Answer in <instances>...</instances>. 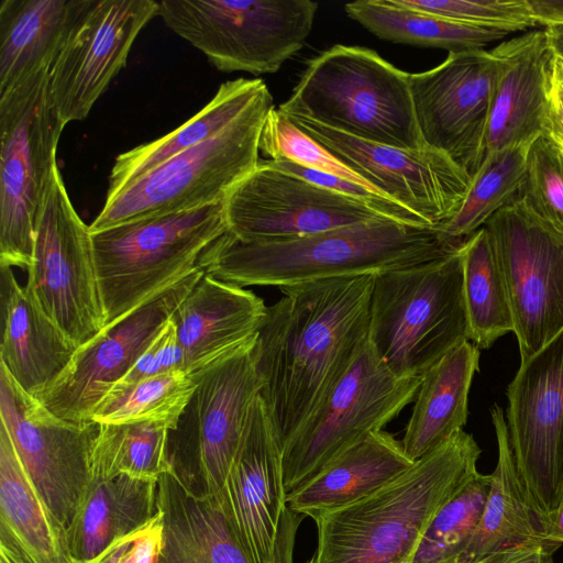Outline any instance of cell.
<instances>
[{
	"mask_svg": "<svg viewBox=\"0 0 563 563\" xmlns=\"http://www.w3.org/2000/svg\"><path fill=\"white\" fill-rule=\"evenodd\" d=\"M373 275L280 288L257 334V367L284 446L368 339Z\"/></svg>",
	"mask_w": 563,
	"mask_h": 563,
	"instance_id": "obj_1",
	"label": "cell"
},
{
	"mask_svg": "<svg viewBox=\"0 0 563 563\" xmlns=\"http://www.w3.org/2000/svg\"><path fill=\"white\" fill-rule=\"evenodd\" d=\"M463 242L434 228L387 218L276 242H243L227 231L203 251L197 266L242 287L280 289L416 266L455 252Z\"/></svg>",
	"mask_w": 563,
	"mask_h": 563,
	"instance_id": "obj_2",
	"label": "cell"
},
{
	"mask_svg": "<svg viewBox=\"0 0 563 563\" xmlns=\"http://www.w3.org/2000/svg\"><path fill=\"white\" fill-rule=\"evenodd\" d=\"M481 453L461 430L368 496L316 517L308 563H412L434 515L478 472Z\"/></svg>",
	"mask_w": 563,
	"mask_h": 563,
	"instance_id": "obj_3",
	"label": "cell"
},
{
	"mask_svg": "<svg viewBox=\"0 0 563 563\" xmlns=\"http://www.w3.org/2000/svg\"><path fill=\"white\" fill-rule=\"evenodd\" d=\"M278 109L364 141L404 150L427 146L409 74L371 48L338 44L322 52Z\"/></svg>",
	"mask_w": 563,
	"mask_h": 563,
	"instance_id": "obj_4",
	"label": "cell"
},
{
	"mask_svg": "<svg viewBox=\"0 0 563 563\" xmlns=\"http://www.w3.org/2000/svg\"><path fill=\"white\" fill-rule=\"evenodd\" d=\"M465 340L461 246L438 260L373 275L368 343L395 375L422 376Z\"/></svg>",
	"mask_w": 563,
	"mask_h": 563,
	"instance_id": "obj_5",
	"label": "cell"
},
{
	"mask_svg": "<svg viewBox=\"0 0 563 563\" xmlns=\"http://www.w3.org/2000/svg\"><path fill=\"white\" fill-rule=\"evenodd\" d=\"M223 201L90 232L106 325L198 268L228 231Z\"/></svg>",
	"mask_w": 563,
	"mask_h": 563,
	"instance_id": "obj_6",
	"label": "cell"
},
{
	"mask_svg": "<svg viewBox=\"0 0 563 563\" xmlns=\"http://www.w3.org/2000/svg\"><path fill=\"white\" fill-rule=\"evenodd\" d=\"M273 97L231 125L145 173L104 205L90 232L197 209L224 200L261 162L260 140Z\"/></svg>",
	"mask_w": 563,
	"mask_h": 563,
	"instance_id": "obj_7",
	"label": "cell"
},
{
	"mask_svg": "<svg viewBox=\"0 0 563 563\" xmlns=\"http://www.w3.org/2000/svg\"><path fill=\"white\" fill-rule=\"evenodd\" d=\"M48 68L0 95V266L29 268L40 210L65 128Z\"/></svg>",
	"mask_w": 563,
	"mask_h": 563,
	"instance_id": "obj_8",
	"label": "cell"
},
{
	"mask_svg": "<svg viewBox=\"0 0 563 563\" xmlns=\"http://www.w3.org/2000/svg\"><path fill=\"white\" fill-rule=\"evenodd\" d=\"M310 0H161L157 15L224 73H276L309 36Z\"/></svg>",
	"mask_w": 563,
	"mask_h": 563,
	"instance_id": "obj_9",
	"label": "cell"
},
{
	"mask_svg": "<svg viewBox=\"0 0 563 563\" xmlns=\"http://www.w3.org/2000/svg\"><path fill=\"white\" fill-rule=\"evenodd\" d=\"M422 376L399 377L368 339L349 369L283 446L288 495L367 434L383 430L411 402Z\"/></svg>",
	"mask_w": 563,
	"mask_h": 563,
	"instance_id": "obj_10",
	"label": "cell"
},
{
	"mask_svg": "<svg viewBox=\"0 0 563 563\" xmlns=\"http://www.w3.org/2000/svg\"><path fill=\"white\" fill-rule=\"evenodd\" d=\"M24 288L77 346L106 327L89 225L75 210L57 165L40 210Z\"/></svg>",
	"mask_w": 563,
	"mask_h": 563,
	"instance_id": "obj_11",
	"label": "cell"
},
{
	"mask_svg": "<svg viewBox=\"0 0 563 563\" xmlns=\"http://www.w3.org/2000/svg\"><path fill=\"white\" fill-rule=\"evenodd\" d=\"M505 284L520 362L563 329V232L521 198L484 225Z\"/></svg>",
	"mask_w": 563,
	"mask_h": 563,
	"instance_id": "obj_12",
	"label": "cell"
},
{
	"mask_svg": "<svg viewBox=\"0 0 563 563\" xmlns=\"http://www.w3.org/2000/svg\"><path fill=\"white\" fill-rule=\"evenodd\" d=\"M262 387L257 335L198 376L176 429L169 431L168 452L173 467L198 477L202 492L216 495L221 489Z\"/></svg>",
	"mask_w": 563,
	"mask_h": 563,
	"instance_id": "obj_13",
	"label": "cell"
},
{
	"mask_svg": "<svg viewBox=\"0 0 563 563\" xmlns=\"http://www.w3.org/2000/svg\"><path fill=\"white\" fill-rule=\"evenodd\" d=\"M157 9L155 0H77L48 70L49 98L65 125L88 117Z\"/></svg>",
	"mask_w": 563,
	"mask_h": 563,
	"instance_id": "obj_14",
	"label": "cell"
},
{
	"mask_svg": "<svg viewBox=\"0 0 563 563\" xmlns=\"http://www.w3.org/2000/svg\"><path fill=\"white\" fill-rule=\"evenodd\" d=\"M506 423L522 485L547 525L563 500V329L520 362Z\"/></svg>",
	"mask_w": 563,
	"mask_h": 563,
	"instance_id": "obj_15",
	"label": "cell"
},
{
	"mask_svg": "<svg viewBox=\"0 0 563 563\" xmlns=\"http://www.w3.org/2000/svg\"><path fill=\"white\" fill-rule=\"evenodd\" d=\"M0 418L31 482L66 533L90 478L100 423L56 417L1 364Z\"/></svg>",
	"mask_w": 563,
	"mask_h": 563,
	"instance_id": "obj_16",
	"label": "cell"
},
{
	"mask_svg": "<svg viewBox=\"0 0 563 563\" xmlns=\"http://www.w3.org/2000/svg\"><path fill=\"white\" fill-rule=\"evenodd\" d=\"M223 202L228 232L243 242L287 241L386 218L361 200L276 168L267 159Z\"/></svg>",
	"mask_w": 563,
	"mask_h": 563,
	"instance_id": "obj_17",
	"label": "cell"
},
{
	"mask_svg": "<svg viewBox=\"0 0 563 563\" xmlns=\"http://www.w3.org/2000/svg\"><path fill=\"white\" fill-rule=\"evenodd\" d=\"M499 60L493 51L449 53L434 68L409 74L424 144L450 157L471 178L486 153V132Z\"/></svg>",
	"mask_w": 563,
	"mask_h": 563,
	"instance_id": "obj_18",
	"label": "cell"
},
{
	"mask_svg": "<svg viewBox=\"0 0 563 563\" xmlns=\"http://www.w3.org/2000/svg\"><path fill=\"white\" fill-rule=\"evenodd\" d=\"M199 267L77 347L67 367L36 399L56 417L84 423L203 276Z\"/></svg>",
	"mask_w": 563,
	"mask_h": 563,
	"instance_id": "obj_19",
	"label": "cell"
},
{
	"mask_svg": "<svg viewBox=\"0 0 563 563\" xmlns=\"http://www.w3.org/2000/svg\"><path fill=\"white\" fill-rule=\"evenodd\" d=\"M288 118L374 188L432 228L457 212L471 186V177L432 147L404 150L364 141L305 118Z\"/></svg>",
	"mask_w": 563,
	"mask_h": 563,
	"instance_id": "obj_20",
	"label": "cell"
},
{
	"mask_svg": "<svg viewBox=\"0 0 563 563\" xmlns=\"http://www.w3.org/2000/svg\"><path fill=\"white\" fill-rule=\"evenodd\" d=\"M218 496L239 541L253 563H272L287 509L283 445L258 395Z\"/></svg>",
	"mask_w": 563,
	"mask_h": 563,
	"instance_id": "obj_21",
	"label": "cell"
},
{
	"mask_svg": "<svg viewBox=\"0 0 563 563\" xmlns=\"http://www.w3.org/2000/svg\"><path fill=\"white\" fill-rule=\"evenodd\" d=\"M492 51L499 60V74L490 106L486 153L530 144L544 134L553 56L544 29L504 41Z\"/></svg>",
	"mask_w": 563,
	"mask_h": 563,
	"instance_id": "obj_22",
	"label": "cell"
},
{
	"mask_svg": "<svg viewBox=\"0 0 563 563\" xmlns=\"http://www.w3.org/2000/svg\"><path fill=\"white\" fill-rule=\"evenodd\" d=\"M267 313L252 290L203 274L170 320L185 354V371L197 378L257 335Z\"/></svg>",
	"mask_w": 563,
	"mask_h": 563,
	"instance_id": "obj_23",
	"label": "cell"
},
{
	"mask_svg": "<svg viewBox=\"0 0 563 563\" xmlns=\"http://www.w3.org/2000/svg\"><path fill=\"white\" fill-rule=\"evenodd\" d=\"M0 364L22 390L37 398L67 367L78 346L7 266H0Z\"/></svg>",
	"mask_w": 563,
	"mask_h": 563,
	"instance_id": "obj_24",
	"label": "cell"
},
{
	"mask_svg": "<svg viewBox=\"0 0 563 563\" xmlns=\"http://www.w3.org/2000/svg\"><path fill=\"white\" fill-rule=\"evenodd\" d=\"M175 468L157 481L161 563H253L216 495L196 493Z\"/></svg>",
	"mask_w": 563,
	"mask_h": 563,
	"instance_id": "obj_25",
	"label": "cell"
},
{
	"mask_svg": "<svg viewBox=\"0 0 563 563\" xmlns=\"http://www.w3.org/2000/svg\"><path fill=\"white\" fill-rule=\"evenodd\" d=\"M497 440V464L479 526L455 563H485L517 549L561 545L547 537V522L531 503L514 460L503 409L490 410Z\"/></svg>",
	"mask_w": 563,
	"mask_h": 563,
	"instance_id": "obj_26",
	"label": "cell"
},
{
	"mask_svg": "<svg viewBox=\"0 0 563 563\" xmlns=\"http://www.w3.org/2000/svg\"><path fill=\"white\" fill-rule=\"evenodd\" d=\"M413 463L394 435L372 432L289 493L286 504L292 512L314 519L368 496Z\"/></svg>",
	"mask_w": 563,
	"mask_h": 563,
	"instance_id": "obj_27",
	"label": "cell"
},
{
	"mask_svg": "<svg viewBox=\"0 0 563 563\" xmlns=\"http://www.w3.org/2000/svg\"><path fill=\"white\" fill-rule=\"evenodd\" d=\"M156 490V481L90 476L65 533L73 562L89 561L117 540L145 528L158 511Z\"/></svg>",
	"mask_w": 563,
	"mask_h": 563,
	"instance_id": "obj_28",
	"label": "cell"
},
{
	"mask_svg": "<svg viewBox=\"0 0 563 563\" xmlns=\"http://www.w3.org/2000/svg\"><path fill=\"white\" fill-rule=\"evenodd\" d=\"M479 349L465 340L422 375L401 445L416 462L463 430Z\"/></svg>",
	"mask_w": 563,
	"mask_h": 563,
	"instance_id": "obj_29",
	"label": "cell"
},
{
	"mask_svg": "<svg viewBox=\"0 0 563 563\" xmlns=\"http://www.w3.org/2000/svg\"><path fill=\"white\" fill-rule=\"evenodd\" d=\"M268 97L272 95L261 79L241 77L223 82L213 98L180 126L118 155L109 175L106 200L169 158L217 135Z\"/></svg>",
	"mask_w": 563,
	"mask_h": 563,
	"instance_id": "obj_30",
	"label": "cell"
},
{
	"mask_svg": "<svg viewBox=\"0 0 563 563\" xmlns=\"http://www.w3.org/2000/svg\"><path fill=\"white\" fill-rule=\"evenodd\" d=\"M77 0L0 1V95L49 69Z\"/></svg>",
	"mask_w": 563,
	"mask_h": 563,
	"instance_id": "obj_31",
	"label": "cell"
},
{
	"mask_svg": "<svg viewBox=\"0 0 563 563\" xmlns=\"http://www.w3.org/2000/svg\"><path fill=\"white\" fill-rule=\"evenodd\" d=\"M0 531L30 563H73L65 530L31 482L13 442L0 426Z\"/></svg>",
	"mask_w": 563,
	"mask_h": 563,
	"instance_id": "obj_32",
	"label": "cell"
},
{
	"mask_svg": "<svg viewBox=\"0 0 563 563\" xmlns=\"http://www.w3.org/2000/svg\"><path fill=\"white\" fill-rule=\"evenodd\" d=\"M346 14L380 40L460 53L484 47L508 32L452 21L398 3L397 0H358L346 3Z\"/></svg>",
	"mask_w": 563,
	"mask_h": 563,
	"instance_id": "obj_33",
	"label": "cell"
},
{
	"mask_svg": "<svg viewBox=\"0 0 563 563\" xmlns=\"http://www.w3.org/2000/svg\"><path fill=\"white\" fill-rule=\"evenodd\" d=\"M463 299L467 335L475 346L489 349L514 332L511 310L497 257L485 227L461 245Z\"/></svg>",
	"mask_w": 563,
	"mask_h": 563,
	"instance_id": "obj_34",
	"label": "cell"
},
{
	"mask_svg": "<svg viewBox=\"0 0 563 563\" xmlns=\"http://www.w3.org/2000/svg\"><path fill=\"white\" fill-rule=\"evenodd\" d=\"M170 428L161 421L100 423L90 476L158 481L174 467L168 452Z\"/></svg>",
	"mask_w": 563,
	"mask_h": 563,
	"instance_id": "obj_35",
	"label": "cell"
},
{
	"mask_svg": "<svg viewBox=\"0 0 563 563\" xmlns=\"http://www.w3.org/2000/svg\"><path fill=\"white\" fill-rule=\"evenodd\" d=\"M530 144L486 153L471 178L462 206L437 230L448 238L465 240L483 228L497 211L518 198L526 183Z\"/></svg>",
	"mask_w": 563,
	"mask_h": 563,
	"instance_id": "obj_36",
	"label": "cell"
},
{
	"mask_svg": "<svg viewBox=\"0 0 563 563\" xmlns=\"http://www.w3.org/2000/svg\"><path fill=\"white\" fill-rule=\"evenodd\" d=\"M198 378L176 371L131 384H115L95 408L91 420L98 423L161 421L170 431L188 405Z\"/></svg>",
	"mask_w": 563,
	"mask_h": 563,
	"instance_id": "obj_37",
	"label": "cell"
},
{
	"mask_svg": "<svg viewBox=\"0 0 563 563\" xmlns=\"http://www.w3.org/2000/svg\"><path fill=\"white\" fill-rule=\"evenodd\" d=\"M490 487V474L475 473L434 515L412 563H455L479 526Z\"/></svg>",
	"mask_w": 563,
	"mask_h": 563,
	"instance_id": "obj_38",
	"label": "cell"
},
{
	"mask_svg": "<svg viewBox=\"0 0 563 563\" xmlns=\"http://www.w3.org/2000/svg\"><path fill=\"white\" fill-rule=\"evenodd\" d=\"M260 151L271 161L292 162L376 189L345 163L297 128L278 108H274L265 121L260 140Z\"/></svg>",
	"mask_w": 563,
	"mask_h": 563,
	"instance_id": "obj_39",
	"label": "cell"
},
{
	"mask_svg": "<svg viewBox=\"0 0 563 563\" xmlns=\"http://www.w3.org/2000/svg\"><path fill=\"white\" fill-rule=\"evenodd\" d=\"M521 198L537 216L563 232V150L545 134L529 145Z\"/></svg>",
	"mask_w": 563,
	"mask_h": 563,
	"instance_id": "obj_40",
	"label": "cell"
},
{
	"mask_svg": "<svg viewBox=\"0 0 563 563\" xmlns=\"http://www.w3.org/2000/svg\"><path fill=\"white\" fill-rule=\"evenodd\" d=\"M404 7L509 34L537 26L528 0H397Z\"/></svg>",
	"mask_w": 563,
	"mask_h": 563,
	"instance_id": "obj_41",
	"label": "cell"
},
{
	"mask_svg": "<svg viewBox=\"0 0 563 563\" xmlns=\"http://www.w3.org/2000/svg\"><path fill=\"white\" fill-rule=\"evenodd\" d=\"M176 371H185V354L169 320L119 383L131 384Z\"/></svg>",
	"mask_w": 563,
	"mask_h": 563,
	"instance_id": "obj_42",
	"label": "cell"
},
{
	"mask_svg": "<svg viewBox=\"0 0 563 563\" xmlns=\"http://www.w3.org/2000/svg\"><path fill=\"white\" fill-rule=\"evenodd\" d=\"M544 134L563 150V57L554 51L549 73V114Z\"/></svg>",
	"mask_w": 563,
	"mask_h": 563,
	"instance_id": "obj_43",
	"label": "cell"
},
{
	"mask_svg": "<svg viewBox=\"0 0 563 563\" xmlns=\"http://www.w3.org/2000/svg\"><path fill=\"white\" fill-rule=\"evenodd\" d=\"M162 542V515L157 511L153 520L137 533L118 563H161Z\"/></svg>",
	"mask_w": 563,
	"mask_h": 563,
	"instance_id": "obj_44",
	"label": "cell"
},
{
	"mask_svg": "<svg viewBox=\"0 0 563 563\" xmlns=\"http://www.w3.org/2000/svg\"><path fill=\"white\" fill-rule=\"evenodd\" d=\"M301 517L287 507L280 522L272 563H294L295 536Z\"/></svg>",
	"mask_w": 563,
	"mask_h": 563,
	"instance_id": "obj_45",
	"label": "cell"
},
{
	"mask_svg": "<svg viewBox=\"0 0 563 563\" xmlns=\"http://www.w3.org/2000/svg\"><path fill=\"white\" fill-rule=\"evenodd\" d=\"M554 552L548 547H528L497 555L485 563H554Z\"/></svg>",
	"mask_w": 563,
	"mask_h": 563,
	"instance_id": "obj_46",
	"label": "cell"
},
{
	"mask_svg": "<svg viewBox=\"0 0 563 563\" xmlns=\"http://www.w3.org/2000/svg\"><path fill=\"white\" fill-rule=\"evenodd\" d=\"M537 25L563 26V0H528Z\"/></svg>",
	"mask_w": 563,
	"mask_h": 563,
	"instance_id": "obj_47",
	"label": "cell"
},
{
	"mask_svg": "<svg viewBox=\"0 0 563 563\" xmlns=\"http://www.w3.org/2000/svg\"><path fill=\"white\" fill-rule=\"evenodd\" d=\"M142 530V529H141ZM140 530V531H141ZM123 537L113 542L107 550L100 553L98 556L86 561V562H73V563H118L121 555L131 547L137 533Z\"/></svg>",
	"mask_w": 563,
	"mask_h": 563,
	"instance_id": "obj_48",
	"label": "cell"
},
{
	"mask_svg": "<svg viewBox=\"0 0 563 563\" xmlns=\"http://www.w3.org/2000/svg\"><path fill=\"white\" fill-rule=\"evenodd\" d=\"M0 563H30L24 553L3 531H0Z\"/></svg>",
	"mask_w": 563,
	"mask_h": 563,
	"instance_id": "obj_49",
	"label": "cell"
},
{
	"mask_svg": "<svg viewBox=\"0 0 563 563\" xmlns=\"http://www.w3.org/2000/svg\"><path fill=\"white\" fill-rule=\"evenodd\" d=\"M547 537L549 540L563 545V500L547 525Z\"/></svg>",
	"mask_w": 563,
	"mask_h": 563,
	"instance_id": "obj_50",
	"label": "cell"
},
{
	"mask_svg": "<svg viewBox=\"0 0 563 563\" xmlns=\"http://www.w3.org/2000/svg\"><path fill=\"white\" fill-rule=\"evenodd\" d=\"M544 30L548 33L552 49L563 57V26H550Z\"/></svg>",
	"mask_w": 563,
	"mask_h": 563,
	"instance_id": "obj_51",
	"label": "cell"
}]
</instances>
